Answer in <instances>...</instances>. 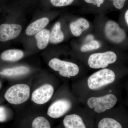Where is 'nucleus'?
<instances>
[{
  "label": "nucleus",
  "mask_w": 128,
  "mask_h": 128,
  "mask_svg": "<svg viewBox=\"0 0 128 128\" xmlns=\"http://www.w3.org/2000/svg\"><path fill=\"white\" fill-rule=\"evenodd\" d=\"M30 95V88L25 84H18L9 88L4 94V97L9 102L19 105L26 102Z\"/></svg>",
  "instance_id": "f257e3e1"
},
{
  "label": "nucleus",
  "mask_w": 128,
  "mask_h": 128,
  "mask_svg": "<svg viewBox=\"0 0 128 128\" xmlns=\"http://www.w3.org/2000/svg\"><path fill=\"white\" fill-rule=\"evenodd\" d=\"M116 78L112 70L104 68L90 76L88 80V87L92 90H96L114 81Z\"/></svg>",
  "instance_id": "f03ea898"
},
{
  "label": "nucleus",
  "mask_w": 128,
  "mask_h": 128,
  "mask_svg": "<svg viewBox=\"0 0 128 128\" xmlns=\"http://www.w3.org/2000/svg\"><path fill=\"white\" fill-rule=\"evenodd\" d=\"M117 102L116 96L108 94L102 96L90 98L88 100L87 104L90 108H94L96 112L100 113L112 108Z\"/></svg>",
  "instance_id": "7ed1b4c3"
},
{
  "label": "nucleus",
  "mask_w": 128,
  "mask_h": 128,
  "mask_svg": "<svg viewBox=\"0 0 128 128\" xmlns=\"http://www.w3.org/2000/svg\"><path fill=\"white\" fill-rule=\"evenodd\" d=\"M48 65L54 70L58 71L60 76L69 78L77 75L80 70L79 67L76 64L57 58L50 60Z\"/></svg>",
  "instance_id": "20e7f679"
},
{
  "label": "nucleus",
  "mask_w": 128,
  "mask_h": 128,
  "mask_svg": "<svg viewBox=\"0 0 128 128\" xmlns=\"http://www.w3.org/2000/svg\"><path fill=\"white\" fill-rule=\"evenodd\" d=\"M117 59L116 54L112 51L95 53L89 57L88 64L92 68H105L108 66L109 64L114 63Z\"/></svg>",
  "instance_id": "39448f33"
},
{
  "label": "nucleus",
  "mask_w": 128,
  "mask_h": 128,
  "mask_svg": "<svg viewBox=\"0 0 128 128\" xmlns=\"http://www.w3.org/2000/svg\"><path fill=\"white\" fill-rule=\"evenodd\" d=\"M105 30L108 38L116 43L121 42L126 38V34L124 30L114 21L108 22L105 25Z\"/></svg>",
  "instance_id": "423d86ee"
},
{
  "label": "nucleus",
  "mask_w": 128,
  "mask_h": 128,
  "mask_svg": "<svg viewBox=\"0 0 128 128\" xmlns=\"http://www.w3.org/2000/svg\"><path fill=\"white\" fill-rule=\"evenodd\" d=\"M54 88L52 85L46 84L36 89L32 95V100L34 103L42 105L48 102L52 98Z\"/></svg>",
  "instance_id": "0eeeda50"
},
{
  "label": "nucleus",
  "mask_w": 128,
  "mask_h": 128,
  "mask_svg": "<svg viewBox=\"0 0 128 128\" xmlns=\"http://www.w3.org/2000/svg\"><path fill=\"white\" fill-rule=\"evenodd\" d=\"M72 103L66 99H60L56 101L49 108L48 114L53 118H60L71 108Z\"/></svg>",
  "instance_id": "6e6552de"
},
{
  "label": "nucleus",
  "mask_w": 128,
  "mask_h": 128,
  "mask_svg": "<svg viewBox=\"0 0 128 128\" xmlns=\"http://www.w3.org/2000/svg\"><path fill=\"white\" fill-rule=\"evenodd\" d=\"M22 27L18 24H4L0 25V41L2 42L14 39L19 36Z\"/></svg>",
  "instance_id": "1a4fd4ad"
},
{
  "label": "nucleus",
  "mask_w": 128,
  "mask_h": 128,
  "mask_svg": "<svg viewBox=\"0 0 128 128\" xmlns=\"http://www.w3.org/2000/svg\"><path fill=\"white\" fill-rule=\"evenodd\" d=\"M63 122L66 128H86L82 118L77 114L66 115Z\"/></svg>",
  "instance_id": "9d476101"
},
{
  "label": "nucleus",
  "mask_w": 128,
  "mask_h": 128,
  "mask_svg": "<svg viewBox=\"0 0 128 128\" xmlns=\"http://www.w3.org/2000/svg\"><path fill=\"white\" fill-rule=\"evenodd\" d=\"M49 22L47 18H43L31 24L26 29V33L28 36H32L44 29Z\"/></svg>",
  "instance_id": "9b49d317"
},
{
  "label": "nucleus",
  "mask_w": 128,
  "mask_h": 128,
  "mask_svg": "<svg viewBox=\"0 0 128 128\" xmlns=\"http://www.w3.org/2000/svg\"><path fill=\"white\" fill-rule=\"evenodd\" d=\"M90 25L88 21L84 18H79L70 24V30L72 34L76 36H79L85 30L89 28Z\"/></svg>",
  "instance_id": "f8f14e48"
},
{
  "label": "nucleus",
  "mask_w": 128,
  "mask_h": 128,
  "mask_svg": "<svg viewBox=\"0 0 128 128\" xmlns=\"http://www.w3.org/2000/svg\"><path fill=\"white\" fill-rule=\"evenodd\" d=\"M50 34L49 30L43 29L36 34L35 38L37 41V46L39 49H44L48 46Z\"/></svg>",
  "instance_id": "ddd939ff"
},
{
  "label": "nucleus",
  "mask_w": 128,
  "mask_h": 128,
  "mask_svg": "<svg viewBox=\"0 0 128 128\" xmlns=\"http://www.w3.org/2000/svg\"><path fill=\"white\" fill-rule=\"evenodd\" d=\"M24 53L23 51L19 50H9L4 51L2 54L1 57L5 61L15 62L23 58Z\"/></svg>",
  "instance_id": "4468645a"
},
{
  "label": "nucleus",
  "mask_w": 128,
  "mask_h": 128,
  "mask_svg": "<svg viewBox=\"0 0 128 128\" xmlns=\"http://www.w3.org/2000/svg\"><path fill=\"white\" fill-rule=\"evenodd\" d=\"M30 70L26 66H20L4 69L0 72V74L6 76H12L24 75L29 73Z\"/></svg>",
  "instance_id": "2eb2a0df"
},
{
  "label": "nucleus",
  "mask_w": 128,
  "mask_h": 128,
  "mask_svg": "<svg viewBox=\"0 0 128 128\" xmlns=\"http://www.w3.org/2000/svg\"><path fill=\"white\" fill-rule=\"evenodd\" d=\"M64 35L61 30V25L60 22H57L54 26L50 34L49 41L50 43L57 44L64 40Z\"/></svg>",
  "instance_id": "dca6fc26"
},
{
  "label": "nucleus",
  "mask_w": 128,
  "mask_h": 128,
  "mask_svg": "<svg viewBox=\"0 0 128 128\" xmlns=\"http://www.w3.org/2000/svg\"><path fill=\"white\" fill-rule=\"evenodd\" d=\"M98 128H122L121 124L111 118H104L98 123Z\"/></svg>",
  "instance_id": "f3484780"
},
{
  "label": "nucleus",
  "mask_w": 128,
  "mask_h": 128,
  "mask_svg": "<svg viewBox=\"0 0 128 128\" xmlns=\"http://www.w3.org/2000/svg\"><path fill=\"white\" fill-rule=\"evenodd\" d=\"M32 128H50V123L43 117L36 118L32 123Z\"/></svg>",
  "instance_id": "a211bd4d"
},
{
  "label": "nucleus",
  "mask_w": 128,
  "mask_h": 128,
  "mask_svg": "<svg viewBox=\"0 0 128 128\" xmlns=\"http://www.w3.org/2000/svg\"><path fill=\"white\" fill-rule=\"evenodd\" d=\"M100 46V44L98 41L92 40L88 43L83 45L81 48V50L83 52H87L89 50L98 49Z\"/></svg>",
  "instance_id": "6ab92c4d"
},
{
  "label": "nucleus",
  "mask_w": 128,
  "mask_h": 128,
  "mask_svg": "<svg viewBox=\"0 0 128 128\" xmlns=\"http://www.w3.org/2000/svg\"><path fill=\"white\" fill-rule=\"evenodd\" d=\"M52 4L56 7L66 6L71 4L74 0H50Z\"/></svg>",
  "instance_id": "aec40b11"
},
{
  "label": "nucleus",
  "mask_w": 128,
  "mask_h": 128,
  "mask_svg": "<svg viewBox=\"0 0 128 128\" xmlns=\"http://www.w3.org/2000/svg\"><path fill=\"white\" fill-rule=\"evenodd\" d=\"M7 113L6 109L4 107L0 106V122H3L6 120Z\"/></svg>",
  "instance_id": "412c9836"
},
{
  "label": "nucleus",
  "mask_w": 128,
  "mask_h": 128,
  "mask_svg": "<svg viewBox=\"0 0 128 128\" xmlns=\"http://www.w3.org/2000/svg\"><path fill=\"white\" fill-rule=\"evenodd\" d=\"M113 1L114 6L117 9H121L124 6V3L126 0H111Z\"/></svg>",
  "instance_id": "4be33fe9"
},
{
  "label": "nucleus",
  "mask_w": 128,
  "mask_h": 128,
  "mask_svg": "<svg viewBox=\"0 0 128 128\" xmlns=\"http://www.w3.org/2000/svg\"><path fill=\"white\" fill-rule=\"evenodd\" d=\"M86 2L89 4L96 5L98 7H100L101 4H103L105 0H84Z\"/></svg>",
  "instance_id": "5701e85b"
},
{
  "label": "nucleus",
  "mask_w": 128,
  "mask_h": 128,
  "mask_svg": "<svg viewBox=\"0 0 128 128\" xmlns=\"http://www.w3.org/2000/svg\"><path fill=\"white\" fill-rule=\"evenodd\" d=\"M125 18L127 25H128V10H127L125 14Z\"/></svg>",
  "instance_id": "b1692460"
},
{
  "label": "nucleus",
  "mask_w": 128,
  "mask_h": 128,
  "mask_svg": "<svg viewBox=\"0 0 128 128\" xmlns=\"http://www.w3.org/2000/svg\"><path fill=\"white\" fill-rule=\"evenodd\" d=\"M93 38H94V37L92 36V35H89L86 38V40L87 41H89L90 40H93Z\"/></svg>",
  "instance_id": "393cba45"
},
{
  "label": "nucleus",
  "mask_w": 128,
  "mask_h": 128,
  "mask_svg": "<svg viewBox=\"0 0 128 128\" xmlns=\"http://www.w3.org/2000/svg\"><path fill=\"white\" fill-rule=\"evenodd\" d=\"M2 86V84L0 82V89L1 88Z\"/></svg>",
  "instance_id": "a878e982"
}]
</instances>
